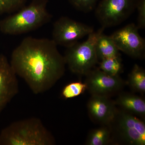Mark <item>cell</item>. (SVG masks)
Returning a JSON list of instances; mask_svg holds the SVG:
<instances>
[{
	"mask_svg": "<svg viewBox=\"0 0 145 145\" xmlns=\"http://www.w3.org/2000/svg\"><path fill=\"white\" fill-rule=\"evenodd\" d=\"M27 0H0V15L15 13L25 5Z\"/></svg>",
	"mask_w": 145,
	"mask_h": 145,
	"instance_id": "cell-18",
	"label": "cell"
},
{
	"mask_svg": "<svg viewBox=\"0 0 145 145\" xmlns=\"http://www.w3.org/2000/svg\"><path fill=\"white\" fill-rule=\"evenodd\" d=\"M105 29L101 27L88 35L85 41L78 42L67 48L63 56L66 65L72 73L86 76L93 69L99 60L96 50V42Z\"/></svg>",
	"mask_w": 145,
	"mask_h": 145,
	"instance_id": "cell-4",
	"label": "cell"
},
{
	"mask_svg": "<svg viewBox=\"0 0 145 145\" xmlns=\"http://www.w3.org/2000/svg\"><path fill=\"white\" fill-rule=\"evenodd\" d=\"M111 124L121 141L131 145H145V124L137 116L125 110L117 112Z\"/></svg>",
	"mask_w": 145,
	"mask_h": 145,
	"instance_id": "cell-6",
	"label": "cell"
},
{
	"mask_svg": "<svg viewBox=\"0 0 145 145\" xmlns=\"http://www.w3.org/2000/svg\"><path fill=\"white\" fill-rule=\"evenodd\" d=\"M139 0H102L95 15L102 27L118 25L127 19L136 8Z\"/></svg>",
	"mask_w": 145,
	"mask_h": 145,
	"instance_id": "cell-5",
	"label": "cell"
},
{
	"mask_svg": "<svg viewBox=\"0 0 145 145\" xmlns=\"http://www.w3.org/2000/svg\"><path fill=\"white\" fill-rule=\"evenodd\" d=\"M108 125H102L91 131L87 139L86 144L88 145H106L112 140L111 128Z\"/></svg>",
	"mask_w": 145,
	"mask_h": 145,
	"instance_id": "cell-14",
	"label": "cell"
},
{
	"mask_svg": "<svg viewBox=\"0 0 145 145\" xmlns=\"http://www.w3.org/2000/svg\"><path fill=\"white\" fill-rule=\"evenodd\" d=\"M94 31L92 27L79 22L67 17H62L54 22L52 40L56 44L67 48Z\"/></svg>",
	"mask_w": 145,
	"mask_h": 145,
	"instance_id": "cell-7",
	"label": "cell"
},
{
	"mask_svg": "<svg viewBox=\"0 0 145 145\" xmlns=\"http://www.w3.org/2000/svg\"><path fill=\"white\" fill-rule=\"evenodd\" d=\"M115 103L123 110L137 117L141 118L145 117V101L140 96L130 93H121Z\"/></svg>",
	"mask_w": 145,
	"mask_h": 145,
	"instance_id": "cell-12",
	"label": "cell"
},
{
	"mask_svg": "<svg viewBox=\"0 0 145 145\" xmlns=\"http://www.w3.org/2000/svg\"><path fill=\"white\" fill-rule=\"evenodd\" d=\"M55 138L40 119L13 122L0 133V145H53Z\"/></svg>",
	"mask_w": 145,
	"mask_h": 145,
	"instance_id": "cell-3",
	"label": "cell"
},
{
	"mask_svg": "<svg viewBox=\"0 0 145 145\" xmlns=\"http://www.w3.org/2000/svg\"><path fill=\"white\" fill-rule=\"evenodd\" d=\"M99 69L109 75H119L123 70V65L120 56L101 60Z\"/></svg>",
	"mask_w": 145,
	"mask_h": 145,
	"instance_id": "cell-16",
	"label": "cell"
},
{
	"mask_svg": "<svg viewBox=\"0 0 145 145\" xmlns=\"http://www.w3.org/2000/svg\"><path fill=\"white\" fill-rule=\"evenodd\" d=\"M17 76L7 58L0 54V112L18 93Z\"/></svg>",
	"mask_w": 145,
	"mask_h": 145,
	"instance_id": "cell-10",
	"label": "cell"
},
{
	"mask_svg": "<svg viewBox=\"0 0 145 145\" xmlns=\"http://www.w3.org/2000/svg\"><path fill=\"white\" fill-rule=\"evenodd\" d=\"M134 24L127 25L115 31L111 37L119 51L137 59L144 57L145 41Z\"/></svg>",
	"mask_w": 145,
	"mask_h": 145,
	"instance_id": "cell-8",
	"label": "cell"
},
{
	"mask_svg": "<svg viewBox=\"0 0 145 145\" xmlns=\"http://www.w3.org/2000/svg\"><path fill=\"white\" fill-rule=\"evenodd\" d=\"M96 50L98 60L120 56L118 49L111 36L101 34L96 44Z\"/></svg>",
	"mask_w": 145,
	"mask_h": 145,
	"instance_id": "cell-13",
	"label": "cell"
},
{
	"mask_svg": "<svg viewBox=\"0 0 145 145\" xmlns=\"http://www.w3.org/2000/svg\"><path fill=\"white\" fill-rule=\"evenodd\" d=\"M10 65L33 93L52 88L64 74L66 63L52 39L27 37L13 50Z\"/></svg>",
	"mask_w": 145,
	"mask_h": 145,
	"instance_id": "cell-1",
	"label": "cell"
},
{
	"mask_svg": "<svg viewBox=\"0 0 145 145\" xmlns=\"http://www.w3.org/2000/svg\"><path fill=\"white\" fill-rule=\"evenodd\" d=\"M76 9L82 12H90L95 8L97 0H69Z\"/></svg>",
	"mask_w": 145,
	"mask_h": 145,
	"instance_id": "cell-19",
	"label": "cell"
},
{
	"mask_svg": "<svg viewBox=\"0 0 145 145\" xmlns=\"http://www.w3.org/2000/svg\"><path fill=\"white\" fill-rule=\"evenodd\" d=\"M87 89V86L85 82L81 81L72 82L67 84L63 88L61 96L63 99H72L80 96Z\"/></svg>",
	"mask_w": 145,
	"mask_h": 145,
	"instance_id": "cell-17",
	"label": "cell"
},
{
	"mask_svg": "<svg viewBox=\"0 0 145 145\" xmlns=\"http://www.w3.org/2000/svg\"><path fill=\"white\" fill-rule=\"evenodd\" d=\"M136 9L138 11L137 25L138 29L145 27V0H139Z\"/></svg>",
	"mask_w": 145,
	"mask_h": 145,
	"instance_id": "cell-20",
	"label": "cell"
},
{
	"mask_svg": "<svg viewBox=\"0 0 145 145\" xmlns=\"http://www.w3.org/2000/svg\"><path fill=\"white\" fill-rule=\"evenodd\" d=\"M128 84L133 90L141 93L145 92V71L135 64L129 75Z\"/></svg>",
	"mask_w": 145,
	"mask_h": 145,
	"instance_id": "cell-15",
	"label": "cell"
},
{
	"mask_svg": "<svg viewBox=\"0 0 145 145\" xmlns=\"http://www.w3.org/2000/svg\"><path fill=\"white\" fill-rule=\"evenodd\" d=\"M48 0H32L14 14L0 20V31L18 35L38 29L48 23L52 15L47 9Z\"/></svg>",
	"mask_w": 145,
	"mask_h": 145,
	"instance_id": "cell-2",
	"label": "cell"
},
{
	"mask_svg": "<svg viewBox=\"0 0 145 145\" xmlns=\"http://www.w3.org/2000/svg\"><path fill=\"white\" fill-rule=\"evenodd\" d=\"M86 76L87 89L91 95L109 97L121 90L125 85L124 81L119 75H109L100 69H92Z\"/></svg>",
	"mask_w": 145,
	"mask_h": 145,
	"instance_id": "cell-9",
	"label": "cell"
},
{
	"mask_svg": "<svg viewBox=\"0 0 145 145\" xmlns=\"http://www.w3.org/2000/svg\"><path fill=\"white\" fill-rule=\"evenodd\" d=\"M91 95L87 105L89 116L96 123L102 125H110L118 112L115 102L108 96Z\"/></svg>",
	"mask_w": 145,
	"mask_h": 145,
	"instance_id": "cell-11",
	"label": "cell"
}]
</instances>
